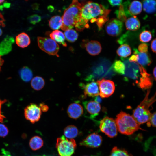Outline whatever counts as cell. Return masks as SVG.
I'll list each match as a JSON object with an SVG mask.
<instances>
[{"instance_id":"6da1fadb","label":"cell","mask_w":156,"mask_h":156,"mask_svg":"<svg viewBox=\"0 0 156 156\" xmlns=\"http://www.w3.org/2000/svg\"><path fill=\"white\" fill-rule=\"evenodd\" d=\"M82 5L78 0H73L72 3L64 10L62 16L63 24L61 27L62 30L71 29L81 19Z\"/></svg>"},{"instance_id":"7a4b0ae2","label":"cell","mask_w":156,"mask_h":156,"mask_svg":"<svg viewBox=\"0 0 156 156\" xmlns=\"http://www.w3.org/2000/svg\"><path fill=\"white\" fill-rule=\"evenodd\" d=\"M150 90L147 89L144 99L133 111L132 116L139 125L148 121L151 115L150 108L156 101V93L149 98Z\"/></svg>"},{"instance_id":"3957f363","label":"cell","mask_w":156,"mask_h":156,"mask_svg":"<svg viewBox=\"0 0 156 156\" xmlns=\"http://www.w3.org/2000/svg\"><path fill=\"white\" fill-rule=\"evenodd\" d=\"M115 120L118 130L123 134L131 135L138 130L142 129L132 116L123 111L116 115Z\"/></svg>"},{"instance_id":"277c9868","label":"cell","mask_w":156,"mask_h":156,"mask_svg":"<svg viewBox=\"0 0 156 156\" xmlns=\"http://www.w3.org/2000/svg\"><path fill=\"white\" fill-rule=\"evenodd\" d=\"M110 10L105 9L99 4L89 1L83 5L81 8V16L83 18L88 21L91 20L92 23L95 22L98 18L107 16Z\"/></svg>"},{"instance_id":"5b68a950","label":"cell","mask_w":156,"mask_h":156,"mask_svg":"<svg viewBox=\"0 0 156 156\" xmlns=\"http://www.w3.org/2000/svg\"><path fill=\"white\" fill-rule=\"evenodd\" d=\"M56 147L59 156H72L76 147L73 139L66 138L64 135L57 139Z\"/></svg>"},{"instance_id":"8992f818","label":"cell","mask_w":156,"mask_h":156,"mask_svg":"<svg viewBox=\"0 0 156 156\" xmlns=\"http://www.w3.org/2000/svg\"><path fill=\"white\" fill-rule=\"evenodd\" d=\"M37 42L39 48L42 50L49 55L59 57L57 53L59 47L54 40L49 38L38 37Z\"/></svg>"},{"instance_id":"52a82bcc","label":"cell","mask_w":156,"mask_h":156,"mask_svg":"<svg viewBox=\"0 0 156 156\" xmlns=\"http://www.w3.org/2000/svg\"><path fill=\"white\" fill-rule=\"evenodd\" d=\"M101 131L108 137L113 138L117 135L118 129L115 120L107 116L102 119L100 122Z\"/></svg>"},{"instance_id":"ba28073f","label":"cell","mask_w":156,"mask_h":156,"mask_svg":"<svg viewBox=\"0 0 156 156\" xmlns=\"http://www.w3.org/2000/svg\"><path fill=\"white\" fill-rule=\"evenodd\" d=\"M42 113V111L39 106L33 103H31L27 106L24 110L25 118L32 124L39 120Z\"/></svg>"},{"instance_id":"9c48e42d","label":"cell","mask_w":156,"mask_h":156,"mask_svg":"<svg viewBox=\"0 0 156 156\" xmlns=\"http://www.w3.org/2000/svg\"><path fill=\"white\" fill-rule=\"evenodd\" d=\"M99 88V95L101 98H107L114 92L115 86L113 81L103 79L97 82Z\"/></svg>"},{"instance_id":"30bf717a","label":"cell","mask_w":156,"mask_h":156,"mask_svg":"<svg viewBox=\"0 0 156 156\" xmlns=\"http://www.w3.org/2000/svg\"><path fill=\"white\" fill-rule=\"evenodd\" d=\"M122 5L126 16L137 15L141 12L142 10V4L137 0L132 2L127 0Z\"/></svg>"},{"instance_id":"8fae6325","label":"cell","mask_w":156,"mask_h":156,"mask_svg":"<svg viewBox=\"0 0 156 156\" xmlns=\"http://www.w3.org/2000/svg\"><path fill=\"white\" fill-rule=\"evenodd\" d=\"M125 70L124 75L127 77L133 79H138L140 77V66L135 62L130 61L128 59L123 60ZM139 78V79H140Z\"/></svg>"},{"instance_id":"7c38bea8","label":"cell","mask_w":156,"mask_h":156,"mask_svg":"<svg viewBox=\"0 0 156 156\" xmlns=\"http://www.w3.org/2000/svg\"><path fill=\"white\" fill-rule=\"evenodd\" d=\"M123 27V23L119 19L112 18L106 24L105 29L107 33L109 36H116L121 33Z\"/></svg>"},{"instance_id":"4fadbf2b","label":"cell","mask_w":156,"mask_h":156,"mask_svg":"<svg viewBox=\"0 0 156 156\" xmlns=\"http://www.w3.org/2000/svg\"><path fill=\"white\" fill-rule=\"evenodd\" d=\"M102 142L101 136L94 133L88 135L79 143L80 146L91 148H97L101 146Z\"/></svg>"},{"instance_id":"5bb4252c","label":"cell","mask_w":156,"mask_h":156,"mask_svg":"<svg viewBox=\"0 0 156 156\" xmlns=\"http://www.w3.org/2000/svg\"><path fill=\"white\" fill-rule=\"evenodd\" d=\"M140 77L138 83V86L143 89L150 88L153 83V77L141 65L140 66Z\"/></svg>"},{"instance_id":"9a60e30c","label":"cell","mask_w":156,"mask_h":156,"mask_svg":"<svg viewBox=\"0 0 156 156\" xmlns=\"http://www.w3.org/2000/svg\"><path fill=\"white\" fill-rule=\"evenodd\" d=\"M83 107L79 103H74L70 104L68 106L67 113L69 117L75 119H77L81 116L83 113Z\"/></svg>"},{"instance_id":"2e32d148","label":"cell","mask_w":156,"mask_h":156,"mask_svg":"<svg viewBox=\"0 0 156 156\" xmlns=\"http://www.w3.org/2000/svg\"><path fill=\"white\" fill-rule=\"evenodd\" d=\"M82 45L85 47L86 51L89 54L93 56L98 55L102 50L100 43L97 41H85L83 42Z\"/></svg>"},{"instance_id":"e0dca14e","label":"cell","mask_w":156,"mask_h":156,"mask_svg":"<svg viewBox=\"0 0 156 156\" xmlns=\"http://www.w3.org/2000/svg\"><path fill=\"white\" fill-rule=\"evenodd\" d=\"M82 87L84 89V93L85 96L94 97L99 96V86L97 82L92 81Z\"/></svg>"},{"instance_id":"ac0fdd59","label":"cell","mask_w":156,"mask_h":156,"mask_svg":"<svg viewBox=\"0 0 156 156\" xmlns=\"http://www.w3.org/2000/svg\"><path fill=\"white\" fill-rule=\"evenodd\" d=\"M14 42L13 37L7 36L0 43V56L7 54L11 51Z\"/></svg>"},{"instance_id":"d6986e66","label":"cell","mask_w":156,"mask_h":156,"mask_svg":"<svg viewBox=\"0 0 156 156\" xmlns=\"http://www.w3.org/2000/svg\"><path fill=\"white\" fill-rule=\"evenodd\" d=\"M83 103L86 110L92 117L97 116L101 110L100 104L95 101L85 102Z\"/></svg>"},{"instance_id":"ffe728a7","label":"cell","mask_w":156,"mask_h":156,"mask_svg":"<svg viewBox=\"0 0 156 156\" xmlns=\"http://www.w3.org/2000/svg\"><path fill=\"white\" fill-rule=\"evenodd\" d=\"M134 53L137 56V62L142 66H149L152 62L150 55L147 52H140L134 49Z\"/></svg>"},{"instance_id":"44dd1931","label":"cell","mask_w":156,"mask_h":156,"mask_svg":"<svg viewBox=\"0 0 156 156\" xmlns=\"http://www.w3.org/2000/svg\"><path fill=\"white\" fill-rule=\"evenodd\" d=\"M125 25L127 29L132 31H135L140 27V23L135 16L130 17L125 21Z\"/></svg>"},{"instance_id":"7402d4cb","label":"cell","mask_w":156,"mask_h":156,"mask_svg":"<svg viewBox=\"0 0 156 156\" xmlns=\"http://www.w3.org/2000/svg\"><path fill=\"white\" fill-rule=\"evenodd\" d=\"M17 44L21 48H25L28 46L30 43V39L26 33L22 32L18 35L16 38Z\"/></svg>"},{"instance_id":"603a6c76","label":"cell","mask_w":156,"mask_h":156,"mask_svg":"<svg viewBox=\"0 0 156 156\" xmlns=\"http://www.w3.org/2000/svg\"><path fill=\"white\" fill-rule=\"evenodd\" d=\"M51 38L64 47H66L67 44L65 41V37L64 34L61 31L55 30L50 34Z\"/></svg>"},{"instance_id":"cb8c5ba5","label":"cell","mask_w":156,"mask_h":156,"mask_svg":"<svg viewBox=\"0 0 156 156\" xmlns=\"http://www.w3.org/2000/svg\"><path fill=\"white\" fill-rule=\"evenodd\" d=\"M78 133L77 128L73 125L67 126L64 130V134L65 137L68 139H73L76 137Z\"/></svg>"},{"instance_id":"d4e9b609","label":"cell","mask_w":156,"mask_h":156,"mask_svg":"<svg viewBox=\"0 0 156 156\" xmlns=\"http://www.w3.org/2000/svg\"><path fill=\"white\" fill-rule=\"evenodd\" d=\"M49 22L50 27L52 29L55 30L61 27L63 24L62 18L58 15L52 17Z\"/></svg>"},{"instance_id":"484cf974","label":"cell","mask_w":156,"mask_h":156,"mask_svg":"<svg viewBox=\"0 0 156 156\" xmlns=\"http://www.w3.org/2000/svg\"><path fill=\"white\" fill-rule=\"evenodd\" d=\"M45 84L44 79L42 77L36 76L32 79L31 84L32 88L34 90L38 91L41 90Z\"/></svg>"},{"instance_id":"4316f807","label":"cell","mask_w":156,"mask_h":156,"mask_svg":"<svg viewBox=\"0 0 156 156\" xmlns=\"http://www.w3.org/2000/svg\"><path fill=\"white\" fill-rule=\"evenodd\" d=\"M143 8L146 13L151 14L156 11V1L155 0H146L144 1Z\"/></svg>"},{"instance_id":"83f0119b","label":"cell","mask_w":156,"mask_h":156,"mask_svg":"<svg viewBox=\"0 0 156 156\" xmlns=\"http://www.w3.org/2000/svg\"><path fill=\"white\" fill-rule=\"evenodd\" d=\"M19 74L21 79L25 82H29L32 79V72L27 67L24 66L21 68L19 71Z\"/></svg>"},{"instance_id":"f1b7e54d","label":"cell","mask_w":156,"mask_h":156,"mask_svg":"<svg viewBox=\"0 0 156 156\" xmlns=\"http://www.w3.org/2000/svg\"><path fill=\"white\" fill-rule=\"evenodd\" d=\"M43 141L40 137L36 136L31 138L29 145L32 150L35 151L41 148L43 146Z\"/></svg>"},{"instance_id":"f546056e","label":"cell","mask_w":156,"mask_h":156,"mask_svg":"<svg viewBox=\"0 0 156 156\" xmlns=\"http://www.w3.org/2000/svg\"><path fill=\"white\" fill-rule=\"evenodd\" d=\"M116 53L119 56L125 58L131 55V49L128 45L123 44L118 47Z\"/></svg>"},{"instance_id":"4dcf8cb0","label":"cell","mask_w":156,"mask_h":156,"mask_svg":"<svg viewBox=\"0 0 156 156\" xmlns=\"http://www.w3.org/2000/svg\"><path fill=\"white\" fill-rule=\"evenodd\" d=\"M112 67L113 70L116 73L124 75L125 73V66L122 62L119 60H116L113 63Z\"/></svg>"},{"instance_id":"1f68e13d","label":"cell","mask_w":156,"mask_h":156,"mask_svg":"<svg viewBox=\"0 0 156 156\" xmlns=\"http://www.w3.org/2000/svg\"><path fill=\"white\" fill-rule=\"evenodd\" d=\"M64 35L67 40L69 42L73 43L77 40L78 34L75 30L70 29L65 31Z\"/></svg>"},{"instance_id":"d6a6232c","label":"cell","mask_w":156,"mask_h":156,"mask_svg":"<svg viewBox=\"0 0 156 156\" xmlns=\"http://www.w3.org/2000/svg\"><path fill=\"white\" fill-rule=\"evenodd\" d=\"M109 156H132V155L126 150L120 149L116 146H115L112 149Z\"/></svg>"},{"instance_id":"836d02e7","label":"cell","mask_w":156,"mask_h":156,"mask_svg":"<svg viewBox=\"0 0 156 156\" xmlns=\"http://www.w3.org/2000/svg\"><path fill=\"white\" fill-rule=\"evenodd\" d=\"M88 21L81 18L75 25L76 29L79 31H82L85 28H88L89 27Z\"/></svg>"},{"instance_id":"e575fe53","label":"cell","mask_w":156,"mask_h":156,"mask_svg":"<svg viewBox=\"0 0 156 156\" xmlns=\"http://www.w3.org/2000/svg\"><path fill=\"white\" fill-rule=\"evenodd\" d=\"M152 37L150 31L145 30L142 32L139 35V39L140 41L143 42H147L150 41Z\"/></svg>"},{"instance_id":"d590c367","label":"cell","mask_w":156,"mask_h":156,"mask_svg":"<svg viewBox=\"0 0 156 156\" xmlns=\"http://www.w3.org/2000/svg\"><path fill=\"white\" fill-rule=\"evenodd\" d=\"M28 20L30 23L35 25L41 21V17L38 15L34 14L29 16L28 18Z\"/></svg>"},{"instance_id":"8d00e7d4","label":"cell","mask_w":156,"mask_h":156,"mask_svg":"<svg viewBox=\"0 0 156 156\" xmlns=\"http://www.w3.org/2000/svg\"><path fill=\"white\" fill-rule=\"evenodd\" d=\"M148 126L152 125L156 127V112L151 114L149 120L147 123Z\"/></svg>"},{"instance_id":"74e56055","label":"cell","mask_w":156,"mask_h":156,"mask_svg":"<svg viewBox=\"0 0 156 156\" xmlns=\"http://www.w3.org/2000/svg\"><path fill=\"white\" fill-rule=\"evenodd\" d=\"M8 130L4 124H0V137H4L8 134Z\"/></svg>"},{"instance_id":"f35d334b","label":"cell","mask_w":156,"mask_h":156,"mask_svg":"<svg viewBox=\"0 0 156 156\" xmlns=\"http://www.w3.org/2000/svg\"><path fill=\"white\" fill-rule=\"evenodd\" d=\"M148 46L145 43H142L140 44L138 47V50L140 52H147Z\"/></svg>"},{"instance_id":"ab89813d","label":"cell","mask_w":156,"mask_h":156,"mask_svg":"<svg viewBox=\"0 0 156 156\" xmlns=\"http://www.w3.org/2000/svg\"><path fill=\"white\" fill-rule=\"evenodd\" d=\"M112 6H120L122 5V0H107Z\"/></svg>"},{"instance_id":"60d3db41","label":"cell","mask_w":156,"mask_h":156,"mask_svg":"<svg viewBox=\"0 0 156 156\" xmlns=\"http://www.w3.org/2000/svg\"><path fill=\"white\" fill-rule=\"evenodd\" d=\"M39 106L41 111L43 112H46L49 109L48 106L43 103H40Z\"/></svg>"},{"instance_id":"b9f144b4","label":"cell","mask_w":156,"mask_h":156,"mask_svg":"<svg viewBox=\"0 0 156 156\" xmlns=\"http://www.w3.org/2000/svg\"><path fill=\"white\" fill-rule=\"evenodd\" d=\"M7 100L5 99L3 100H1L0 99V122H3V119L5 118V117L3 115H2L1 113V105L6 102Z\"/></svg>"},{"instance_id":"7bdbcfd3","label":"cell","mask_w":156,"mask_h":156,"mask_svg":"<svg viewBox=\"0 0 156 156\" xmlns=\"http://www.w3.org/2000/svg\"><path fill=\"white\" fill-rule=\"evenodd\" d=\"M151 47L152 51L156 53V38L153 39L151 42Z\"/></svg>"},{"instance_id":"ee69618b","label":"cell","mask_w":156,"mask_h":156,"mask_svg":"<svg viewBox=\"0 0 156 156\" xmlns=\"http://www.w3.org/2000/svg\"><path fill=\"white\" fill-rule=\"evenodd\" d=\"M95 101L98 103H100L101 102L102 99L100 97L98 96L96 97Z\"/></svg>"},{"instance_id":"f6af8a7d","label":"cell","mask_w":156,"mask_h":156,"mask_svg":"<svg viewBox=\"0 0 156 156\" xmlns=\"http://www.w3.org/2000/svg\"><path fill=\"white\" fill-rule=\"evenodd\" d=\"M39 5L37 3H35L32 5V8L34 10H37L39 8Z\"/></svg>"},{"instance_id":"bcb514c9","label":"cell","mask_w":156,"mask_h":156,"mask_svg":"<svg viewBox=\"0 0 156 156\" xmlns=\"http://www.w3.org/2000/svg\"><path fill=\"white\" fill-rule=\"evenodd\" d=\"M153 74L154 79L156 81V66L154 68L153 70Z\"/></svg>"},{"instance_id":"7dc6e473","label":"cell","mask_w":156,"mask_h":156,"mask_svg":"<svg viewBox=\"0 0 156 156\" xmlns=\"http://www.w3.org/2000/svg\"><path fill=\"white\" fill-rule=\"evenodd\" d=\"M47 8L48 10L51 12H53L54 10V8L51 5H49L48 6V7Z\"/></svg>"},{"instance_id":"c3c4849f","label":"cell","mask_w":156,"mask_h":156,"mask_svg":"<svg viewBox=\"0 0 156 156\" xmlns=\"http://www.w3.org/2000/svg\"><path fill=\"white\" fill-rule=\"evenodd\" d=\"M3 62V60L1 58V56H0V71L1 70V66L2 65Z\"/></svg>"},{"instance_id":"681fc988","label":"cell","mask_w":156,"mask_h":156,"mask_svg":"<svg viewBox=\"0 0 156 156\" xmlns=\"http://www.w3.org/2000/svg\"><path fill=\"white\" fill-rule=\"evenodd\" d=\"M5 0H0V7L2 4L3 3Z\"/></svg>"},{"instance_id":"f907efd6","label":"cell","mask_w":156,"mask_h":156,"mask_svg":"<svg viewBox=\"0 0 156 156\" xmlns=\"http://www.w3.org/2000/svg\"><path fill=\"white\" fill-rule=\"evenodd\" d=\"M2 34V31L0 28V36Z\"/></svg>"},{"instance_id":"816d5d0a","label":"cell","mask_w":156,"mask_h":156,"mask_svg":"<svg viewBox=\"0 0 156 156\" xmlns=\"http://www.w3.org/2000/svg\"><path fill=\"white\" fill-rule=\"evenodd\" d=\"M43 156V155L42 156Z\"/></svg>"},{"instance_id":"f5cc1de1","label":"cell","mask_w":156,"mask_h":156,"mask_svg":"<svg viewBox=\"0 0 156 156\" xmlns=\"http://www.w3.org/2000/svg\"><path fill=\"white\" fill-rule=\"evenodd\" d=\"M80 0V1H82V0Z\"/></svg>"},{"instance_id":"db71d44e","label":"cell","mask_w":156,"mask_h":156,"mask_svg":"<svg viewBox=\"0 0 156 156\" xmlns=\"http://www.w3.org/2000/svg\"><path fill=\"white\" fill-rule=\"evenodd\" d=\"M144 1H145V0H143Z\"/></svg>"},{"instance_id":"11a10c76","label":"cell","mask_w":156,"mask_h":156,"mask_svg":"<svg viewBox=\"0 0 156 156\" xmlns=\"http://www.w3.org/2000/svg\"></svg>"}]
</instances>
